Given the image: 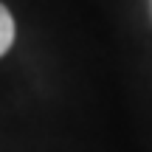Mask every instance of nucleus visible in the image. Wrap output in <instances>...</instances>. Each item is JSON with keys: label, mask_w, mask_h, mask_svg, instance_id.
Listing matches in <instances>:
<instances>
[{"label": "nucleus", "mask_w": 152, "mask_h": 152, "mask_svg": "<svg viewBox=\"0 0 152 152\" xmlns=\"http://www.w3.org/2000/svg\"><path fill=\"white\" fill-rule=\"evenodd\" d=\"M11 42H14V17L0 3V56L11 48Z\"/></svg>", "instance_id": "nucleus-1"}]
</instances>
